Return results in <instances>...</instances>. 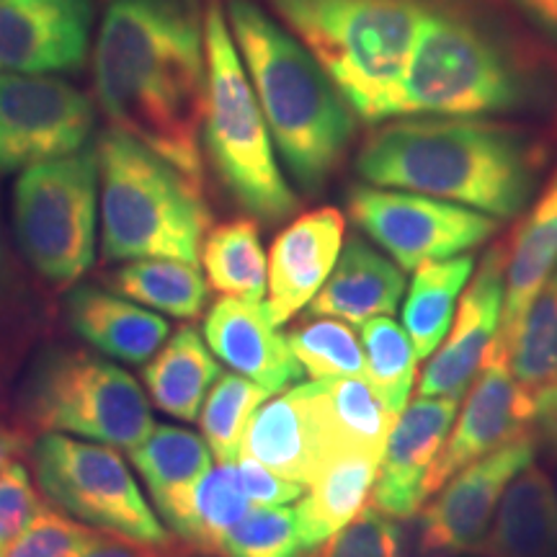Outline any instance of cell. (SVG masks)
<instances>
[{
	"label": "cell",
	"instance_id": "1",
	"mask_svg": "<svg viewBox=\"0 0 557 557\" xmlns=\"http://www.w3.org/2000/svg\"><path fill=\"white\" fill-rule=\"evenodd\" d=\"M94 88L114 129L205 186V11L197 0H107Z\"/></svg>",
	"mask_w": 557,
	"mask_h": 557
},
{
	"label": "cell",
	"instance_id": "2",
	"mask_svg": "<svg viewBox=\"0 0 557 557\" xmlns=\"http://www.w3.org/2000/svg\"><path fill=\"white\" fill-rule=\"evenodd\" d=\"M547 148L532 129L487 116H406L364 139L357 173L382 189L426 194L496 220L527 212Z\"/></svg>",
	"mask_w": 557,
	"mask_h": 557
},
{
	"label": "cell",
	"instance_id": "3",
	"mask_svg": "<svg viewBox=\"0 0 557 557\" xmlns=\"http://www.w3.org/2000/svg\"><path fill=\"white\" fill-rule=\"evenodd\" d=\"M225 16L278 158L315 197L346 160L357 114L308 47L256 0H227Z\"/></svg>",
	"mask_w": 557,
	"mask_h": 557
},
{
	"label": "cell",
	"instance_id": "4",
	"mask_svg": "<svg viewBox=\"0 0 557 557\" xmlns=\"http://www.w3.org/2000/svg\"><path fill=\"white\" fill-rule=\"evenodd\" d=\"M549 101L540 67L470 0H431L403 75L398 116H504Z\"/></svg>",
	"mask_w": 557,
	"mask_h": 557
},
{
	"label": "cell",
	"instance_id": "5",
	"mask_svg": "<svg viewBox=\"0 0 557 557\" xmlns=\"http://www.w3.org/2000/svg\"><path fill=\"white\" fill-rule=\"evenodd\" d=\"M361 122L400 114V88L431 0H267Z\"/></svg>",
	"mask_w": 557,
	"mask_h": 557
},
{
	"label": "cell",
	"instance_id": "6",
	"mask_svg": "<svg viewBox=\"0 0 557 557\" xmlns=\"http://www.w3.org/2000/svg\"><path fill=\"white\" fill-rule=\"evenodd\" d=\"M107 261L176 259L199 263L212 227L205 186L120 129L96 143Z\"/></svg>",
	"mask_w": 557,
	"mask_h": 557
},
{
	"label": "cell",
	"instance_id": "7",
	"mask_svg": "<svg viewBox=\"0 0 557 557\" xmlns=\"http://www.w3.org/2000/svg\"><path fill=\"white\" fill-rule=\"evenodd\" d=\"M207 96L201 139L214 176L243 212L263 225H278L297 214L299 199L278 169L274 139L261 103L243 67L230 32L225 3L205 9Z\"/></svg>",
	"mask_w": 557,
	"mask_h": 557
},
{
	"label": "cell",
	"instance_id": "8",
	"mask_svg": "<svg viewBox=\"0 0 557 557\" xmlns=\"http://www.w3.org/2000/svg\"><path fill=\"white\" fill-rule=\"evenodd\" d=\"M13 400L32 434H75L132 449L156 429L137 380L86 348L47 346L34 354Z\"/></svg>",
	"mask_w": 557,
	"mask_h": 557
},
{
	"label": "cell",
	"instance_id": "9",
	"mask_svg": "<svg viewBox=\"0 0 557 557\" xmlns=\"http://www.w3.org/2000/svg\"><path fill=\"white\" fill-rule=\"evenodd\" d=\"M99 158L94 150L24 169L13 189V230L26 267L67 289L94 267Z\"/></svg>",
	"mask_w": 557,
	"mask_h": 557
},
{
	"label": "cell",
	"instance_id": "10",
	"mask_svg": "<svg viewBox=\"0 0 557 557\" xmlns=\"http://www.w3.org/2000/svg\"><path fill=\"white\" fill-rule=\"evenodd\" d=\"M32 455L41 493L70 517L145 545L169 547L176 542L114 447L41 434Z\"/></svg>",
	"mask_w": 557,
	"mask_h": 557
},
{
	"label": "cell",
	"instance_id": "11",
	"mask_svg": "<svg viewBox=\"0 0 557 557\" xmlns=\"http://www.w3.org/2000/svg\"><path fill=\"white\" fill-rule=\"evenodd\" d=\"M346 207L354 225L403 271L468 253L498 233V220L478 209L372 184L351 186Z\"/></svg>",
	"mask_w": 557,
	"mask_h": 557
},
{
	"label": "cell",
	"instance_id": "12",
	"mask_svg": "<svg viewBox=\"0 0 557 557\" xmlns=\"http://www.w3.org/2000/svg\"><path fill=\"white\" fill-rule=\"evenodd\" d=\"M537 442L521 436L491 455L475 459L438 487L431 506L418 511L403 529V557L472 555L485 540L506 485L532 465Z\"/></svg>",
	"mask_w": 557,
	"mask_h": 557
},
{
	"label": "cell",
	"instance_id": "13",
	"mask_svg": "<svg viewBox=\"0 0 557 557\" xmlns=\"http://www.w3.org/2000/svg\"><path fill=\"white\" fill-rule=\"evenodd\" d=\"M96 107L52 75L0 73V171L29 169L83 150Z\"/></svg>",
	"mask_w": 557,
	"mask_h": 557
},
{
	"label": "cell",
	"instance_id": "14",
	"mask_svg": "<svg viewBox=\"0 0 557 557\" xmlns=\"http://www.w3.org/2000/svg\"><path fill=\"white\" fill-rule=\"evenodd\" d=\"M508 274V240L496 246L480 261L478 274L465 289L459 302L455 331L436 348L434 357L418 380V398H449L459 400L480 369L493 354L504 318Z\"/></svg>",
	"mask_w": 557,
	"mask_h": 557
},
{
	"label": "cell",
	"instance_id": "15",
	"mask_svg": "<svg viewBox=\"0 0 557 557\" xmlns=\"http://www.w3.org/2000/svg\"><path fill=\"white\" fill-rule=\"evenodd\" d=\"M534 400L513 380L508 367V351L496 346L480 369L462 413L457 418L455 434L431 465L426 478V496L468 468L475 459L491 455L521 436L532 434Z\"/></svg>",
	"mask_w": 557,
	"mask_h": 557
},
{
	"label": "cell",
	"instance_id": "16",
	"mask_svg": "<svg viewBox=\"0 0 557 557\" xmlns=\"http://www.w3.org/2000/svg\"><path fill=\"white\" fill-rule=\"evenodd\" d=\"M90 26L94 0H0V73H75Z\"/></svg>",
	"mask_w": 557,
	"mask_h": 557
},
{
	"label": "cell",
	"instance_id": "17",
	"mask_svg": "<svg viewBox=\"0 0 557 557\" xmlns=\"http://www.w3.org/2000/svg\"><path fill=\"white\" fill-rule=\"evenodd\" d=\"M459 400L418 398L398 416L374 480V508L393 519H413L426 500V478L447 444Z\"/></svg>",
	"mask_w": 557,
	"mask_h": 557
},
{
	"label": "cell",
	"instance_id": "18",
	"mask_svg": "<svg viewBox=\"0 0 557 557\" xmlns=\"http://www.w3.org/2000/svg\"><path fill=\"white\" fill-rule=\"evenodd\" d=\"M346 220L336 207L302 212L276 235L269 250L267 310L276 325L308 308L344 250Z\"/></svg>",
	"mask_w": 557,
	"mask_h": 557
},
{
	"label": "cell",
	"instance_id": "19",
	"mask_svg": "<svg viewBox=\"0 0 557 557\" xmlns=\"http://www.w3.org/2000/svg\"><path fill=\"white\" fill-rule=\"evenodd\" d=\"M205 341L222 364L259 382L269 393H282L305 372L292 354L287 336L278 333V325L261 302L222 297L207 312Z\"/></svg>",
	"mask_w": 557,
	"mask_h": 557
},
{
	"label": "cell",
	"instance_id": "20",
	"mask_svg": "<svg viewBox=\"0 0 557 557\" xmlns=\"http://www.w3.org/2000/svg\"><path fill=\"white\" fill-rule=\"evenodd\" d=\"M240 457L308 487L329 465L305 385L263 400L248 418Z\"/></svg>",
	"mask_w": 557,
	"mask_h": 557
},
{
	"label": "cell",
	"instance_id": "21",
	"mask_svg": "<svg viewBox=\"0 0 557 557\" xmlns=\"http://www.w3.org/2000/svg\"><path fill=\"white\" fill-rule=\"evenodd\" d=\"M65 315L75 336L96 351L135 367L148 364L171 333V325L156 312L86 284L67 292Z\"/></svg>",
	"mask_w": 557,
	"mask_h": 557
},
{
	"label": "cell",
	"instance_id": "22",
	"mask_svg": "<svg viewBox=\"0 0 557 557\" xmlns=\"http://www.w3.org/2000/svg\"><path fill=\"white\" fill-rule=\"evenodd\" d=\"M325 459L338 455L382 457L398 416L367 377L305 382Z\"/></svg>",
	"mask_w": 557,
	"mask_h": 557
},
{
	"label": "cell",
	"instance_id": "23",
	"mask_svg": "<svg viewBox=\"0 0 557 557\" xmlns=\"http://www.w3.org/2000/svg\"><path fill=\"white\" fill-rule=\"evenodd\" d=\"M403 292H406L403 269L374 250L364 238L351 235L331 276L308 305V315L364 325L372 318L393 315Z\"/></svg>",
	"mask_w": 557,
	"mask_h": 557
},
{
	"label": "cell",
	"instance_id": "24",
	"mask_svg": "<svg viewBox=\"0 0 557 557\" xmlns=\"http://www.w3.org/2000/svg\"><path fill=\"white\" fill-rule=\"evenodd\" d=\"M54 308L39 282L26 274L0 222V413H9L18 374L52 333Z\"/></svg>",
	"mask_w": 557,
	"mask_h": 557
},
{
	"label": "cell",
	"instance_id": "25",
	"mask_svg": "<svg viewBox=\"0 0 557 557\" xmlns=\"http://www.w3.org/2000/svg\"><path fill=\"white\" fill-rule=\"evenodd\" d=\"M156 508L181 545L191 553L220 557L225 534L253 504L243 491L235 462H218L191 487L156 500Z\"/></svg>",
	"mask_w": 557,
	"mask_h": 557
},
{
	"label": "cell",
	"instance_id": "26",
	"mask_svg": "<svg viewBox=\"0 0 557 557\" xmlns=\"http://www.w3.org/2000/svg\"><path fill=\"white\" fill-rule=\"evenodd\" d=\"M472 555L557 557V491L545 470L527 465L513 475L496 519Z\"/></svg>",
	"mask_w": 557,
	"mask_h": 557
},
{
	"label": "cell",
	"instance_id": "27",
	"mask_svg": "<svg viewBox=\"0 0 557 557\" xmlns=\"http://www.w3.org/2000/svg\"><path fill=\"white\" fill-rule=\"evenodd\" d=\"M557 263V171L549 178L545 191L540 194L529 214L519 222L517 235L508 240V274L504 318L496 346L511 344L527 305L537 295L549 271Z\"/></svg>",
	"mask_w": 557,
	"mask_h": 557
},
{
	"label": "cell",
	"instance_id": "28",
	"mask_svg": "<svg viewBox=\"0 0 557 557\" xmlns=\"http://www.w3.org/2000/svg\"><path fill=\"white\" fill-rule=\"evenodd\" d=\"M380 459L374 455H338L308 485L295 508L302 549H315L367 508Z\"/></svg>",
	"mask_w": 557,
	"mask_h": 557
},
{
	"label": "cell",
	"instance_id": "29",
	"mask_svg": "<svg viewBox=\"0 0 557 557\" xmlns=\"http://www.w3.org/2000/svg\"><path fill=\"white\" fill-rule=\"evenodd\" d=\"M222 369L194 325H181L143 367V382L152 403L178 421H197L209 387Z\"/></svg>",
	"mask_w": 557,
	"mask_h": 557
},
{
	"label": "cell",
	"instance_id": "30",
	"mask_svg": "<svg viewBox=\"0 0 557 557\" xmlns=\"http://www.w3.org/2000/svg\"><path fill=\"white\" fill-rule=\"evenodd\" d=\"M475 259L468 253L442 261H426L416 269L406 305H403V329L413 344L418 359H431L447 338L455 305L468 287Z\"/></svg>",
	"mask_w": 557,
	"mask_h": 557
},
{
	"label": "cell",
	"instance_id": "31",
	"mask_svg": "<svg viewBox=\"0 0 557 557\" xmlns=\"http://www.w3.org/2000/svg\"><path fill=\"white\" fill-rule=\"evenodd\" d=\"M107 284L116 295L165 315L194 320L207 308L209 287L197 263L176 259H137L111 271Z\"/></svg>",
	"mask_w": 557,
	"mask_h": 557
},
{
	"label": "cell",
	"instance_id": "32",
	"mask_svg": "<svg viewBox=\"0 0 557 557\" xmlns=\"http://www.w3.org/2000/svg\"><path fill=\"white\" fill-rule=\"evenodd\" d=\"M199 261L205 263L209 287L220 295L261 302L269 267L256 220L238 218L209 227Z\"/></svg>",
	"mask_w": 557,
	"mask_h": 557
},
{
	"label": "cell",
	"instance_id": "33",
	"mask_svg": "<svg viewBox=\"0 0 557 557\" xmlns=\"http://www.w3.org/2000/svg\"><path fill=\"white\" fill-rule=\"evenodd\" d=\"M129 459L148 483L152 500H163L191 487L212 468V449L194 431L156 426L129 449Z\"/></svg>",
	"mask_w": 557,
	"mask_h": 557
},
{
	"label": "cell",
	"instance_id": "34",
	"mask_svg": "<svg viewBox=\"0 0 557 557\" xmlns=\"http://www.w3.org/2000/svg\"><path fill=\"white\" fill-rule=\"evenodd\" d=\"M508 367L532 400H537L540 389L557 374V263L513 331L508 344Z\"/></svg>",
	"mask_w": 557,
	"mask_h": 557
},
{
	"label": "cell",
	"instance_id": "35",
	"mask_svg": "<svg viewBox=\"0 0 557 557\" xmlns=\"http://www.w3.org/2000/svg\"><path fill=\"white\" fill-rule=\"evenodd\" d=\"M359 336L364 348L367 380L372 382L389 410L400 416L408 406L418 361H421L406 329H400L393 318L382 315L367 320Z\"/></svg>",
	"mask_w": 557,
	"mask_h": 557
},
{
	"label": "cell",
	"instance_id": "36",
	"mask_svg": "<svg viewBox=\"0 0 557 557\" xmlns=\"http://www.w3.org/2000/svg\"><path fill=\"white\" fill-rule=\"evenodd\" d=\"M299 367L312 380L367 377L361 338L338 318H312L284 333Z\"/></svg>",
	"mask_w": 557,
	"mask_h": 557
},
{
	"label": "cell",
	"instance_id": "37",
	"mask_svg": "<svg viewBox=\"0 0 557 557\" xmlns=\"http://www.w3.org/2000/svg\"><path fill=\"white\" fill-rule=\"evenodd\" d=\"M269 395L267 387L238 372L220 374L199 416L201 434L218 462H238L248 418Z\"/></svg>",
	"mask_w": 557,
	"mask_h": 557
},
{
	"label": "cell",
	"instance_id": "38",
	"mask_svg": "<svg viewBox=\"0 0 557 557\" xmlns=\"http://www.w3.org/2000/svg\"><path fill=\"white\" fill-rule=\"evenodd\" d=\"M305 553L289 506H253L225 534L220 557H299Z\"/></svg>",
	"mask_w": 557,
	"mask_h": 557
},
{
	"label": "cell",
	"instance_id": "39",
	"mask_svg": "<svg viewBox=\"0 0 557 557\" xmlns=\"http://www.w3.org/2000/svg\"><path fill=\"white\" fill-rule=\"evenodd\" d=\"M308 557H400L403 527L380 508H364Z\"/></svg>",
	"mask_w": 557,
	"mask_h": 557
},
{
	"label": "cell",
	"instance_id": "40",
	"mask_svg": "<svg viewBox=\"0 0 557 557\" xmlns=\"http://www.w3.org/2000/svg\"><path fill=\"white\" fill-rule=\"evenodd\" d=\"M94 532V527L78 524L67 513L45 506L37 519L5 547L3 557H75Z\"/></svg>",
	"mask_w": 557,
	"mask_h": 557
},
{
	"label": "cell",
	"instance_id": "41",
	"mask_svg": "<svg viewBox=\"0 0 557 557\" xmlns=\"http://www.w3.org/2000/svg\"><path fill=\"white\" fill-rule=\"evenodd\" d=\"M41 508H45V500L39 498L24 465L13 462L0 470V557L5 547L37 519Z\"/></svg>",
	"mask_w": 557,
	"mask_h": 557
},
{
	"label": "cell",
	"instance_id": "42",
	"mask_svg": "<svg viewBox=\"0 0 557 557\" xmlns=\"http://www.w3.org/2000/svg\"><path fill=\"white\" fill-rule=\"evenodd\" d=\"M243 491L253 506H289L292 500L302 498L305 485L278 478L276 472L263 468L248 457H238L235 462Z\"/></svg>",
	"mask_w": 557,
	"mask_h": 557
},
{
	"label": "cell",
	"instance_id": "43",
	"mask_svg": "<svg viewBox=\"0 0 557 557\" xmlns=\"http://www.w3.org/2000/svg\"><path fill=\"white\" fill-rule=\"evenodd\" d=\"M178 545V540L169 547L158 545H145V542L122 537V534H111L96 529L94 537L86 542V547L81 549L75 557H169L173 547Z\"/></svg>",
	"mask_w": 557,
	"mask_h": 557
},
{
	"label": "cell",
	"instance_id": "44",
	"mask_svg": "<svg viewBox=\"0 0 557 557\" xmlns=\"http://www.w3.org/2000/svg\"><path fill=\"white\" fill-rule=\"evenodd\" d=\"M504 3L557 50V0H504Z\"/></svg>",
	"mask_w": 557,
	"mask_h": 557
},
{
	"label": "cell",
	"instance_id": "45",
	"mask_svg": "<svg viewBox=\"0 0 557 557\" xmlns=\"http://www.w3.org/2000/svg\"><path fill=\"white\" fill-rule=\"evenodd\" d=\"M532 436L534 442L557 455V374L547 387L540 389L537 400H534Z\"/></svg>",
	"mask_w": 557,
	"mask_h": 557
},
{
	"label": "cell",
	"instance_id": "46",
	"mask_svg": "<svg viewBox=\"0 0 557 557\" xmlns=\"http://www.w3.org/2000/svg\"><path fill=\"white\" fill-rule=\"evenodd\" d=\"M32 442L34 434L18 421V418L0 413V470L18 462V459L32 449Z\"/></svg>",
	"mask_w": 557,
	"mask_h": 557
},
{
	"label": "cell",
	"instance_id": "47",
	"mask_svg": "<svg viewBox=\"0 0 557 557\" xmlns=\"http://www.w3.org/2000/svg\"><path fill=\"white\" fill-rule=\"evenodd\" d=\"M173 557H207V555H199V553H191L189 547H184V545H178V549H176V555Z\"/></svg>",
	"mask_w": 557,
	"mask_h": 557
},
{
	"label": "cell",
	"instance_id": "48",
	"mask_svg": "<svg viewBox=\"0 0 557 557\" xmlns=\"http://www.w3.org/2000/svg\"><path fill=\"white\" fill-rule=\"evenodd\" d=\"M178 545H181V542H178ZM178 545H176V547H173V549H171V553H169V557H173V555H176V549H178Z\"/></svg>",
	"mask_w": 557,
	"mask_h": 557
},
{
	"label": "cell",
	"instance_id": "49",
	"mask_svg": "<svg viewBox=\"0 0 557 557\" xmlns=\"http://www.w3.org/2000/svg\"><path fill=\"white\" fill-rule=\"evenodd\" d=\"M555 491H557V468H555Z\"/></svg>",
	"mask_w": 557,
	"mask_h": 557
},
{
	"label": "cell",
	"instance_id": "50",
	"mask_svg": "<svg viewBox=\"0 0 557 557\" xmlns=\"http://www.w3.org/2000/svg\"><path fill=\"white\" fill-rule=\"evenodd\" d=\"M455 557H462V555H455Z\"/></svg>",
	"mask_w": 557,
	"mask_h": 557
}]
</instances>
